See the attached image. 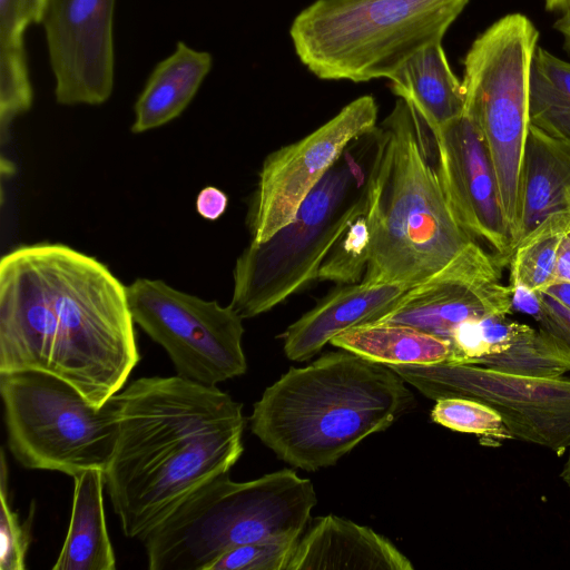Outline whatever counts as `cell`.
<instances>
[{"label":"cell","instance_id":"cell-1","mask_svg":"<svg viewBox=\"0 0 570 570\" xmlns=\"http://www.w3.org/2000/svg\"><path fill=\"white\" fill-rule=\"evenodd\" d=\"M139 361L127 287L62 244L24 245L0 262V372L39 370L104 405Z\"/></svg>","mask_w":570,"mask_h":570},{"label":"cell","instance_id":"cell-2","mask_svg":"<svg viewBox=\"0 0 570 570\" xmlns=\"http://www.w3.org/2000/svg\"><path fill=\"white\" fill-rule=\"evenodd\" d=\"M118 436L104 472L122 532L142 540L243 453V404L217 386L140 377L120 393Z\"/></svg>","mask_w":570,"mask_h":570},{"label":"cell","instance_id":"cell-3","mask_svg":"<svg viewBox=\"0 0 570 570\" xmlns=\"http://www.w3.org/2000/svg\"><path fill=\"white\" fill-rule=\"evenodd\" d=\"M405 383L387 365L330 352L268 386L253 406L250 430L284 462L316 471L411 410Z\"/></svg>","mask_w":570,"mask_h":570},{"label":"cell","instance_id":"cell-4","mask_svg":"<svg viewBox=\"0 0 570 570\" xmlns=\"http://www.w3.org/2000/svg\"><path fill=\"white\" fill-rule=\"evenodd\" d=\"M428 130L402 98L374 129L366 209L371 255L362 282L412 287L473 242L455 219L430 163Z\"/></svg>","mask_w":570,"mask_h":570},{"label":"cell","instance_id":"cell-5","mask_svg":"<svg viewBox=\"0 0 570 570\" xmlns=\"http://www.w3.org/2000/svg\"><path fill=\"white\" fill-rule=\"evenodd\" d=\"M317 503L311 480L289 469L245 482L229 472L191 492L141 541L150 570H208L238 546L304 532Z\"/></svg>","mask_w":570,"mask_h":570},{"label":"cell","instance_id":"cell-6","mask_svg":"<svg viewBox=\"0 0 570 570\" xmlns=\"http://www.w3.org/2000/svg\"><path fill=\"white\" fill-rule=\"evenodd\" d=\"M469 0H316L289 28L299 61L320 79L390 78L442 42Z\"/></svg>","mask_w":570,"mask_h":570},{"label":"cell","instance_id":"cell-7","mask_svg":"<svg viewBox=\"0 0 570 570\" xmlns=\"http://www.w3.org/2000/svg\"><path fill=\"white\" fill-rule=\"evenodd\" d=\"M374 129L346 148L292 222L265 242H250L239 255L229 305L242 318L272 309L317 278L335 240L367 209Z\"/></svg>","mask_w":570,"mask_h":570},{"label":"cell","instance_id":"cell-8","mask_svg":"<svg viewBox=\"0 0 570 570\" xmlns=\"http://www.w3.org/2000/svg\"><path fill=\"white\" fill-rule=\"evenodd\" d=\"M538 39L527 16L509 13L480 33L463 59L464 111L483 136L514 246L522 224L529 79Z\"/></svg>","mask_w":570,"mask_h":570},{"label":"cell","instance_id":"cell-9","mask_svg":"<svg viewBox=\"0 0 570 570\" xmlns=\"http://www.w3.org/2000/svg\"><path fill=\"white\" fill-rule=\"evenodd\" d=\"M8 449L27 469L70 476L106 471L118 436V403L92 404L66 380L39 370L0 372Z\"/></svg>","mask_w":570,"mask_h":570},{"label":"cell","instance_id":"cell-10","mask_svg":"<svg viewBox=\"0 0 570 570\" xmlns=\"http://www.w3.org/2000/svg\"><path fill=\"white\" fill-rule=\"evenodd\" d=\"M135 324L169 356L177 376L203 385L243 375V318L230 306L180 292L159 279L127 286Z\"/></svg>","mask_w":570,"mask_h":570},{"label":"cell","instance_id":"cell-11","mask_svg":"<svg viewBox=\"0 0 570 570\" xmlns=\"http://www.w3.org/2000/svg\"><path fill=\"white\" fill-rule=\"evenodd\" d=\"M426 397H466L494 409L513 440L562 456L570 450V377L511 374L478 364L387 365Z\"/></svg>","mask_w":570,"mask_h":570},{"label":"cell","instance_id":"cell-12","mask_svg":"<svg viewBox=\"0 0 570 570\" xmlns=\"http://www.w3.org/2000/svg\"><path fill=\"white\" fill-rule=\"evenodd\" d=\"M377 111L372 96L358 97L306 137L266 157L248 213L252 242L267 240L293 220L346 148L377 126Z\"/></svg>","mask_w":570,"mask_h":570},{"label":"cell","instance_id":"cell-13","mask_svg":"<svg viewBox=\"0 0 570 570\" xmlns=\"http://www.w3.org/2000/svg\"><path fill=\"white\" fill-rule=\"evenodd\" d=\"M501 266L498 257L472 242L436 274L407 288L372 323L406 325L450 341L464 321L509 315L513 291L502 282Z\"/></svg>","mask_w":570,"mask_h":570},{"label":"cell","instance_id":"cell-14","mask_svg":"<svg viewBox=\"0 0 570 570\" xmlns=\"http://www.w3.org/2000/svg\"><path fill=\"white\" fill-rule=\"evenodd\" d=\"M116 0H46L43 24L58 104L100 105L115 79Z\"/></svg>","mask_w":570,"mask_h":570},{"label":"cell","instance_id":"cell-15","mask_svg":"<svg viewBox=\"0 0 570 570\" xmlns=\"http://www.w3.org/2000/svg\"><path fill=\"white\" fill-rule=\"evenodd\" d=\"M431 135L438 151L436 169L455 219L473 242L509 263L514 246L476 122L463 111Z\"/></svg>","mask_w":570,"mask_h":570},{"label":"cell","instance_id":"cell-16","mask_svg":"<svg viewBox=\"0 0 570 570\" xmlns=\"http://www.w3.org/2000/svg\"><path fill=\"white\" fill-rule=\"evenodd\" d=\"M410 288L396 283L344 284L303 314L283 333L287 358L303 362L340 333L372 323Z\"/></svg>","mask_w":570,"mask_h":570},{"label":"cell","instance_id":"cell-17","mask_svg":"<svg viewBox=\"0 0 570 570\" xmlns=\"http://www.w3.org/2000/svg\"><path fill=\"white\" fill-rule=\"evenodd\" d=\"M412 570L411 561L368 527L328 514L301 535L287 570Z\"/></svg>","mask_w":570,"mask_h":570},{"label":"cell","instance_id":"cell-18","mask_svg":"<svg viewBox=\"0 0 570 570\" xmlns=\"http://www.w3.org/2000/svg\"><path fill=\"white\" fill-rule=\"evenodd\" d=\"M570 212V140L530 125L523 161L518 243L548 216ZM517 246V245H515Z\"/></svg>","mask_w":570,"mask_h":570},{"label":"cell","instance_id":"cell-19","mask_svg":"<svg viewBox=\"0 0 570 570\" xmlns=\"http://www.w3.org/2000/svg\"><path fill=\"white\" fill-rule=\"evenodd\" d=\"M389 80L393 94L416 110L430 132L464 111L462 80L451 69L442 42L414 55Z\"/></svg>","mask_w":570,"mask_h":570},{"label":"cell","instance_id":"cell-20","mask_svg":"<svg viewBox=\"0 0 570 570\" xmlns=\"http://www.w3.org/2000/svg\"><path fill=\"white\" fill-rule=\"evenodd\" d=\"M212 65L207 51L178 42L154 68L138 96L132 132L155 129L177 118L193 100Z\"/></svg>","mask_w":570,"mask_h":570},{"label":"cell","instance_id":"cell-21","mask_svg":"<svg viewBox=\"0 0 570 570\" xmlns=\"http://www.w3.org/2000/svg\"><path fill=\"white\" fill-rule=\"evenodd\" d=\"M72 479L69 528L52 570H115L104 509V471L90 469Z\"/></svg>","mask_w":570,"mask_h":570},{"label":"cell","instance_id":"cell-22","mask_svg":"<svg viewBox=\"0 0 570 570\" xmlns=\"http://www.w3.org/2000/svg\"><path fill=\"white\" fill-rule=\"evenodd\" d=\"M330 343L384 365H429L452 357L451 341L400 324H362Z\"/></svg>","mask_w":570,"mask_h":570},{"label":"cell","instance_id":"cell-23","mask_svg":"<svg viewBox=\"0 0 570 570\" xmlns=\"http://www.w3.org/2000/svg\"><path fill=\"white\" fill-rule=\"evenodd\" d=\"M30 24L22 0H0V122L1 140L11 121L32 104L24 30Z\"/></svg>","mask_w":570,"mask_h":570},{"label":"cell","instance_id":"cell-24","mask_svg":"<svg viewBox=\"0 0 570 570\" xmlns=\"http://www.w3.org/2000/svg\"><path fill=\"white\" fill-rule=\"evenodd\" d=\"M530 125L570 140V62L537 47L529 79Z\"/></svg>","mask_w":570,"mask_h":570},{"label":"cell","instance_id":"cell-25","mask_svg":"<svg viewBox=\"0 0 570 570\" xmlns=\"http://www.w3.org/2000/svg\"><path fill=\"white\" fill-rule=\"evenodd\" d=\"M570 230V212L548 216L514 247L509 259L510 286L541 292L554 281L558 252Z\"/></svg>","mask_w":570,"mask_h":570},{"label":"cell","instance_id":"cell-26","mask_svg":"<svg viewBox=\"0 0 570 570\" xmlns=\"http://www.w3.org/2000/svg\"><path fill=\"white\" fill-rule=\"evenodd\" d=\"M431 420L446 429L475 434L487 446H499L512 440L501 415L491 406L466 397H443L435 401Z\"/></svg>","mask_w":570,"mask_h":570},{"label":"cell","instance_id":"cell-27","mask_svg":"<svg viewBox=\"0 0 570 570\" xmlns=\"http://www.w3.org/2000/svg\"><path fill=\"white\" fill-rule=\"evenodd\" d=\"M371 255V229L366 210L345 227L326 254L317 279L354 284L363 278Z\"/></svg>","mask_w":570,"mask_h":570},{"label":"cell","instance_id":"cell-28","mask_svg":"<svg viewBox=\"0 0 570 570\" xmlns=\"http://www.w3.org/2000/svg\"><path fill=\"white\" fill-rule=\"evenodd\" d=\"M475 364L511 374L538 377H559L568 372V368L548 352L538 330L531 326L505 351L484 356Z\"/></svg>","mask_w":570,"mask_h":570},{"label":"cell","instance_id":"cell-29","mask_svg":"<svg viewBox=\"0 0 570 570\" xmlns=\"http://www.w3.org/2000/svg\"><path fill=\"white\" fill-rule=\"evenodd\" d=\"M299 534L238 546L218 557L208 570H287Z\"/></svg>","mask_w":570,"mask_h":570},{"label":"cell","instance_id":"cell-30","mask_svg":"<svg viewBox=\"0 0 570 570\" xmlns=\"http://www.w3.org/2000/svg\"><path fill=\"white\" fill-rule=\"evenodd\" d=\"M1 485H0V569L24 570L26 557L30 539V521L20 523L19 517L12 511L9 502L8 468L3 450L1 451Z\"/></svg>","mask_w":570,"mask_h":570},{"label":"cell","instance_id":"cell-31","mask_svg":"<svg viewBox=\"0 0 570 570\" xmlns=\"http://www.w3.org/2000/svg\"><path fill=\"white\" fill-rule=\"evenodd\" d=\"M540 312L534 318L548 352L570 371V309L543 292H538Z\"/></svg>","mask_w":570,"mask_h":570},{"label":"cell","instance_id":"cell-32","mask_svg":"<svg viewBox=\"0 0 570 570\" xmlns=\"http://www.w3.org/2000/svg\"><path fill=\"white\" fill-rule=\"evenodd\" d=\"M228 205L227 195L219 188L207 186L196 197V210L207 220H217Z\"/></svg>","mask_w":570,"mask_h":570},{"label":"cell","instance_id":"cell-33","mask_svg":"<svg viewBox=\"0 0 570 570\" xmlns=\"http://www.w3.org/2000/svg\"><path fill=\"white\" fill-rule=\"evenodd\" d=\"M513 291V297H512V304L513 308H517L518 311L525 313L533 318L537 317V315L540 312V301L538 296V292H532L525 287L515 286L512 287Z\"/></svg>","mask_w":570,"mask_h":570},{"label":"cell","instance_id":"cell-34","mask_svg":"<svg viewBox=\"0 0 570 570\" xmlns=\"http://www.w3.org/2000/svg\"><path fill=\"white\" fill-rule=\"evenodd\" d=\"M570 283V230L564 235L558 252L554 281Z\"/></svg>","mask_w":570,"mask_h":570},{"label":"cell","instance_id":"cell-35","mask_svg":"<svg viewBox=\"0 0 570 570\" xmlns=\"http://www.w3.org/2000/svg\"><path fill=\"white\" fill-rule=\"evenodd\" d=\"M556 301L561 303L563 306L570 309V283L569 282H557L549 285L546 289L541 291Z\"/></svg>","mask_w":570,"mask_h":570},{"label":"cell","instance_id":"cell-36","mask_svg":"<svg viewBox=\"0 0 570 570\" xmlns=\"http://www.w3.org/2000/svg\"><path fill=\"white\" fill-rule=\"evenodd\" d=\"M46 0H22L24 14L30 23L41 22Z\"/></svg>","mask_w":570,"mask_h":570},{"label":"cell","instance_id":"cell-37","mask_svg":"<svg viewBox=\"0 0 570 570\" xmlns=\"http://www.w3.org/2000/svg\"><path fill=\"white\" fill-rule=\"evenodd\" d=\"M553 28L563 37V49L570 56V10L561 13Z\"/></svg>","mask_w":570,"mask_h":570},{"label":"cell","instance_id":"cell-38","mask_svg":"<svg viewBox=\"0 0 570 570\" xmlns=\"http://www.w3.org/2000/svg\"><path fill=\"white\" fill-rule=\"evenodd\" d=\"M543 4L549 12L561 14L570 10V0H543Z\"/></svg>","mask_w":570,"mask_h":570},{"label":"cell","instance_id":"cell-39","mask_svg":"<svg viewBox=\"0 0 570 570\" xmlns=\"http://www.w3.org/2000/svg\"><path fill=\"white\" fill-rule=\"evenodd\" d=\"M563 482L570 488V450L560 473Z\"/></svg>","mask_w":570,"mask_h":570}]
</instances>
